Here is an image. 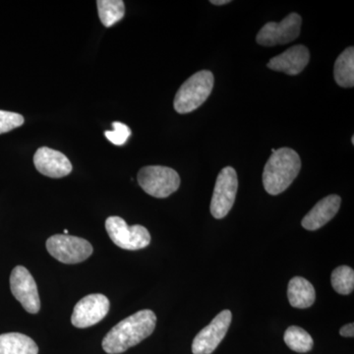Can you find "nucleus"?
Returning <instances> with one entry per match:
<instances>
[{
    "instance_id": "4",
    "label": "nucleus",
    "mask_w": 354,
    "mask_h": 354,
    "mask_svg": "<svg viewBox=\"0 0 354 354\" xmlns=\"http://www.w3.org/2000/svg\"><path fill=\"white\" fill-rule=\"evenodd\" d=\"M139 185L147 194L155 198H167L180 185V177L174 169L162 165H150L140 169Z\"/></svg>"
},
{
    "instance_id": "22",
    "label": "nucleus",
    "mask_w": 354,
    "mask_h": 354,
    "mask_svg": "<svg viewBox=\"0 0 354 354\" xmlns=\"http://www.w3.org/2000/svg\"><path fill=\"white\" fill-rule=\"evenodd\" d=\"M24 118L19 113L0 111V134L12 131L24 124Z\"/></svg>"
},
{
    "instance_id": "24",
    "label": "nucleus",
    "mask_w": 354,
    "mask_h": 354,
    "mask_svg": "<svg viewBox=\"0 0 354 354\" xmlns=\"http://www.w3.org/2000/svg\"><path fill=\"white\" fill-rule=\"evenodd\" d=\"M212 4L214 6H225V4L230 3V0H211Z\"/></svg>"
},
{
    "instance_id": "7",
    "label": "nucleus",
    "mask_w": 354,
    "mask_h": 354,
    "mask_svg": "<svg viewBox=\"0 0 354 354\" xmlns=\"http://www.w3.org/2000/svg\"><path fill=\"white\" fill-rule=\"evenodd\" d=\"M237 189L239 178L234 167H227L221 169L216 178L209 207L214 218L221 220L227 216L234 206Z\"/></svg>"
},
{
    "instance_id": "9",
    "label": "nucleus",
    "mask_w": 354,
    "mask_h": 354,
    "mask_svg": "<svg viewBox=\"0 0 354 354\" xmlns=\"http://www.w3.org/2000/svg\"><path fill=\"white\" fill-rule=\"evenodd\" d=\"M232 314L230 310H223L214 318L207 327L201 330L192 342L193 354H211L225 339L230 324Z\"/></svg>"
},
{
    "instance_id": "17",
    "label": "nucleus",
    "mask_w": 354,
    "mask_h": 354,
    "mask_svg": "<svg viewBox=\"0 0 354 354\" xmlns=\"http://www.w3.org/2000/svg\"><path fill=\"white\" fill-rule=\"evenodd\" d=\"M334 77L337 85L342 88L354 86V48L353 46L342 51L335 64Z\"/></svg>"
},
{
    "instance_id": "11",
    "label": "nucleus",
    "mask_w": 354,
    "mask_h": 354,
    "mask_svg": "<svg viewBox=\"0 0 354 354\" xmlns=\"http://www.w3.org/2000/svg\"><path fill=\"white\" fill-rule=\"evenodd\" d=\"M109 298L104 295H87L82 298L74 307L71 316V323L79 329L92 327L108 315L109 311Z\"/></svg>"
},
{
    "instance_id": "12",
    "label": "nucleus",
    "mask_w": 354,
    "mask_h": 354,
    "mask_svg": "<svg viewBox=\"0 0 354 354\" xmlns=\"http://www.w3.org/2000/svg\"><path fill=\"white\" fill-rule=\"evenodd\" d=\"M34 165L37 171L51 178H62L71 174L72 165L64 153L41 147L34 156Z\"/></svg>"
},
{
    "instance_id": "15",
    "label": "nucleus",
    "mask_w": 354,
    "mask_h": 354,
    "mask_svg": "<svg viewBox=\"0 0 354 354\" xmlns=\"http://www.w3.org/2000/svg\"><path fill=\"white\" fill-rule=\"evenodd\" d=\"M288 297L291 306L295 308H308L315 302L316 291L307 279L295 277L288 283Z\"/></svg>"
},
{
    "instance_id": "8",
    "label": "nucleus",
    "mask_w": 354,
    "mask_h": 354,
    "mask_svg": "<svg viewBox=\"0 0 354 354\" xmlns=\"http://www.w3.org/2000/svg\"><path fill=\"white\" fill-rule=\"evenodd\" d=\"M301 24V16L291 13L279 23L269 22L263 26L256 37V41L264 46L291 43L299 36Z\"/></svg>"
},
{
    "instance_id": "16",
    "label": "nucleus",
    "mask_w": 354,
    "mask_h": 354,
    "mask_svg": "<svg viewBox=\"0 0 354 354\" xmlns=\"http://www.w3.org/2000/svg\"><path fill=\"white\" fill-rule=\"evenodd\" d=\"M39 346L28 335L20 333L0 335V354H38Z\"/></svg>"
},
{
    "instance_id": "5",
    "label": "nucleus",
    "mask_w": 354,
    "mask_h": 354,
    "mask_svg": "<svg viewBox=\"0 0 354 354\" xmlns=\"http://www.w3.org/2000/svg\"><path fill=\"white\" fill-rule=\"evenodd\" d=\"M106 230L113 243L124 250H140L151 243V234L145 227H129L120 216H109L106 221Z\"/></svg>"
},
{
    "instance_id": "14",
    "label": "nucleus",
    "mask_w": 354,
    "mask_h": 354,
    "mask_svg": "<svg viewBox=\"0 0 354 354\" xmlns=\"http://www.w3.org/2000/svg\"><path fill=\"white\" fill-rule=\"evenodd\" d=\"M342 198L330 195L320 200L302 220V227L307 230H317L329 223L339 212Z\"/></svg>"
},
{
    "instance_id": "13",
    "label": "nucleus",
    "mask_w": 354,
    "mask_h": 354,
    "mask_svg": "<svg viewBox=\"0 0 354 354\" xmlns=\"http://www.w3.org/2000/svg\"><path fill=\"white\" fill-rule=\"evenodd\" d=\"M310 60L308 48L302 44L291 46L285 53L274 57L268 62V68L274 71L283 72L288 75L301 73Z\"/></svg>"
},
{
    "instance_id": "3",
    "label": "nucleus",
    "mask_w": 354,
    "mask_h": 354,
    "mask_svg": "<svg viewBox=\"0 0 354 354\" xmlns=\"http://www.w3.org/2000/svg\"><path fill=\"white\" fill-rule=\"evenodd\" d=\"M214 82L213 73L209 70H202L193 74L177 91L174 102L176 111L186 114L201 106L211 95Z\"/></svg>"
},
{
    "instance_id": "25",
    "label": "nucleus",
    "mask_w": 354,
    "mask_h": 354,
    "mask_svg": "<svg viewBox=\"0 0 354 354\" xmlns=\"http://www.w3.org/2000/svg\"><path fill=\"white\" fill-rule=\"evenodd\" d=\"M64 234H65V235H67V234H68V230H64Z\"/></svg>"
},
{
    "instance_id": "1",
    "label": "nucleus",
    "mask_w": 354,
    "mask_h": 354,
    "mask_svg": "<svg viewBox=\"0 0 354 354\" xmlns=\"http://www.w3.org/2000/svg\"><path fill=\"white\" fill-rule=\"evenodd\" d=\"M157 316L152 310H141L114 326L102 339V348L109 354L125 353L155 330Z\"/></svg>"
},
{
    "instance_id": "20",
    "label": "nucleus",
    "mask_w": 354,
    "mask_h": 354,
    "mask_svg": "<svg viewBox=\"0 0 354 354\" xmlns=\"http://www.w3.org/2000/svg\"><path fill=\"white\" fill-rule=\"evenodd\" d=\"M332 286L337 293L351 295L354 288V271L348 266H339L332 272Z\"/></svg>"
},
{
    "instance_id": "19",
    "label": "nucleus",
    "mask_w": 354,
    "mask_h": 354,
    "mask_svg": "<svg viewBox=\"0 0 354 354\" xmlns=\"http://www.w3.org/2000/svg\"><path fill=\"white\" fill-rule=\"evenodd\" d=\"M286 346L295 353H308L313 348V339L311 335L297 326H291L286 330L283 337Z\"/></svg>"
},
{
    "instance_id": "18",
    "label": "nucleus",
    "mask_w": 354,
    "mask_h": 354,
    "mask_svg": "<svg viewBox=\"0 0 354 354\" xmlns=\"http://www.w3.org/2000/svg\"><path fill=\"white\" fill-rule=\"evenodd\" d=\"M97 6L104 27H111L124 17L125 6L122 0H97Z\"/></svg>"
},
{
    "instance_id": "6",
    "label": "nucleus",
    "mask_w": 354,
    "mask_h": 354,
    "mask_svg": "<svg viewBox=\"0 0 354 354\" xmlns=\"http://www.w3.org/2000/svg\"><path fill=\"white\" fill-rule=\"evenodd\" d=\"M48 252L64 264L84 262L93 254V246L86 239L71 235L55 234L46 241Z\"/></svg>"
},
{
    "instance_id": "2",
    "label": "nucleus",
    "mask_w": 354,
    "mask_h": 354,
    "mask_svg": "<svg viewBox=\"0 0 354 354\" xmlns=\"http://www.w3.org/2000/svg\"><path fill=\"white\" fill-rule=\"evenodd\" d=\"M301 169V160L295 150L281 148L272 153L263 171V184L270 195H279L290 187Z\"/></svg>"
},
{
    "instance_id": "10",
    "label": "nucleus",
    "mask_w": 354,
    "mask_h": 354,
    "mask_svg": "<svg viewBox=\"0 0 354 354\" xmlns=\"http://www.w3.org/2000/svg\"><path fill=\"white\" fill-rule=\"evenodd\" d=\"M10 288L14 297L22 304L23 308L31 314L41 309V300L36 281L23 266L14 268L10 276Z\"/></svg>"
},
{
    "instance_id": "21",
    "label": "nucleus",
    "mask_w": 354,
    "mask_h": 354,
    "mask_svg": "<svg viewBox=\"0 0 354 354\" xmlns=\"http://www.w3.org/2000/svg\"><path fill=\"white\" fill-rule=\"evenodd\" d=\"M113 130H111V131L104 132L106 139L114 145H124L130 135H131V130L127 125L123 124L122 122H118V121L113 123Z\"/></svg>"
},
{
    "instance_id": "23",
    "label": "nucleus",
    "mask_w": 354,
    "mask_h": 354,
    "mask_svg": "<svg viewBox=\"0 0 354 354\" xmlns=\"http://www.w3.org/2000/svg\"><path fill=\"white\" fill-rule=\"evenodd\" d=\"M339 334H341V335H342V337H354L353 323L348 324V325H344V327H342L341 330H339Z\"/></svg>"
}]
</instances>
